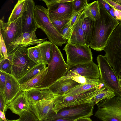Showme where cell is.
<instances>
[{
	"label": "cell",
	"instance_id": "2e32d148",
	"mask_svg": "<svg viewBox=\"0 0 121 121\" xmlns=\"http://www.w3.org/2000/svg\"><path fill=\"white\" fill-rule=\"evenodd\" d=\"M81 84L72 78H62L48 88L55 96L63 95L69 90Z\"/></svg>",
	"mask_w": 121,
	"mask_h": 121
},
{
	"label": "cell",
	"instance_id": "f5cc1de1",
	"mask_svg": "<svg viewBox=\"0 0 121 121\" xmlns=\"http://www.w3.org/2000/svg\"><path fill=\"white\" fill-rule=\"evenodd\" d=\"M119 78L121 79V75L120 76V77H119Z\"/></svg>",
	"mask_w": 121,
	"mask_h": 121
},
{
	"label": "cell",
	"instance_id": "d4e9b609",
	"mask_svg": "<svg viewBox=\"0 0 121 121\" xmlns=\"http://www.w3.org/2000/svg\"><path fill=\"white\" fill-rule=\"evenodd\" d=\"M85 16L95 21L99 19L101 17L100 6L98 0L90 3L84 10Z\"/></svg>",
	"mask_w": 121,
	"mask_h": 121
},
{
	"label": "cell",
	"instance_id": "30bf717a",
	"mask_svg": "<svg viewBox=\"0 0 121 121\" xmlns=\"http://www.w3.org/2000/svg\"><path fill=\"white\" fill-rule=\"evenodd\" d=\"M47 7L48 14L51 21L70 19L74 13L73 1L58 2V0H41Z\"/></svg>",
	"mask_w": 121,
	"mask_h": 121
},
{
	"label": "cell",
	"instance_id": "5bb4252c",
	"mask_svg": "<svg viewBox=\"0 0 121 121\" xmlns=\"http://www.w3.org/2000/svg\"><path fill=\"white\" fill-rule=\"evenodd\" d=\"M67 73L77 74L90 79L100 78L98 65L93 61L70 66Z\"/></svg>",
	"mask_w": 121,
	"mask_h": 121
},
{
	"label": "cell",
	"instance_id": "f1b7e54d",
	"mask_svg": "<svg viewBox=\"0 0 121 121\" xmlns=\"http://www.w3.org/2000/svg\"><path fill=\"white\" fill-rule=\"evenodd\" d=\"M49 41H45L39 44L42 61L45 62L48 65L52 58L51 45Z\"/></svg>",
	"mask_w": 121,
	"mask_h": 121
},
{
	"label": "cell",
	"instance_id": "3957f363",
	"mask_svg": "<svg viewBox=\"0 0 121 121\" xmlns=\"http://www.w3.org/2000/svg\"><path fill=\"white\" fill-rule=\"evenodd\" d=\"M105 56L116 74L121 75V23L113 30L104 50Z\"/></svg>",
	"mask_w": 121,
	"mask_h": 121
},
{
	"label": "cell",
	"instance_id": "7c38bea8",
	"mask_svg": "<svg viewBox=\"0 0 121 121\" xmlns=\"http://www.w3.org/2000/svg\"><path fill=\"white\" fill-rule=\"evenodd\" d=\"M0 32L7 47L23 33L21 18L8 24L4 22L3 16L0 21Z\"/></svg>",
	"mask_w": 121,
	"mask_h": 121
},
{
	"label": "cell",
	"instance_id": "ab89813d",
	"mask_svg": "<svg viewBox=\"0 0 121 121\" xmlns=\"http://www.w3.org/2000/svg\"><path fill=\"white\" fill-rule=\"evenodd\" d=\"M7 104V102L3 93L0 92V110L5 113L8 109Z\"/></svg>",
	"mask_w": 121,
	"mask_h": 121
},
{
	"label": "cell",
	"instance_id": "4fadbf2b",
	"mask_svg": "<svg viewBox=\"0 0 121 121\" xmlns=\"http://www.w3.org/2000/svg\"><path fill=\"white\" fill-rule=\"evenodd\" d=\"M36 30L32 32H26L18 38L14 42L7 47L8 55L21 48H27L33 45H38L45 41L47 38L38 39L35 34Z\"/></svg>",
	"mask_w": 121,
	"mask_h": 121
},
{
	"label": "cell",
	"instance_id": "d6a6232c",
	"mask_svg": "<svg viewBox=\"0 0 121 121\" xmlns=\"http://www.w3.org/2000/svg\"><path fill=\"white\" fill-rule=\"evenodd\" d=\"M89 4L86 0H73V6L74 13L82 11Z\"/></svg>",
	"mask_w": 121,
	"mask_h": 121
},
{
	"label": "cell",
	"instance_id": "8fae6325",
	"mask_svg": "<svg viewBox=\"0 0 121 121\" xmlns=\"http://www.w3.org/2000/svg\"><path fill=\"white\" fill-rule=\"evenodd\" d=\"M94 105L92 104H86L64 108L57 113L52 114L47 118L74 120L82 117H90L93 114Z\"/></svg>",
	"mask_w": 121,
	"mask_h": 121
},
{
	"label": "cell",
	"instance_id": "6da1fadb",
	"mask_svg": "<svg viewBox=\"0 0 121 121\" xmlns=\"http://www.w3.org/2000/svg\"><path fill=\"white\" fill-rule=\"evenodd\" d=\"M99 6L101 17L94 21L93 35L89 46L99 52L104 50L110 36L120 23L108 11Z\"/></svg>",
	"mask_w": 121,
	"mask_h": 121
},
{
	"label": "cell",
	"instance_id": "836d02e7",
	"mask_svg": "<svg viewBox=\"0 0 121 121\" xmlns=\"http://www.w3.org/2000/svg\"><path fill=\"white\" fill-rule=\"evenodd\" d=\"M19 116V121H38L34 114L30 111L23 112Z\"/></svg>",
	"mask_w": 121,
	"mask_h": 121
},
{
	"label": "cell",
	"instance_id": "681fc988",
	"mask_svg": "<svg viewBox=\"0 0 121 121\" xmlns=\"http://www.w3.org/2000/svg\"><path fill=\"white\" fill-rule=\"evenodd\" d=\"M113 1L117 4L121 5V0H113Z\"/></svg>",
	"mask_w": 121,
	"mask_h": 121
},
{
	"label": "cell",
	"instance_id": "8992f818",
	"mask_svg": "<svg viewBox=\"0 0 121 121\" xmlns=\"http://www.w3.org/2000/svg\"><path fill=\"white\" fill-rule=\"evenodd\" d=\"M96 59L100 73V79L104 86L114 92L115 96L121 97L119 77L105 56L99 55Z\"/></svg>",
	"mask_w": 121,
	"mask_h": 121
},
{
	"label": "cell",
	"instance_id": "83f0119b",
	"mask_svg": "<svg viewBox=\"0 0 121 121\" xmlns=\"http://www.w3.org/2000/svg\"><path fill=\"white\" fill-rule=\"evenodd\" d=\"M102 84V83L81 84L69 90L63 95L68 96L76 95L93 88L101 87Z\"/></svg>",
	"mask_w": 121,
	"mask_h": 121
},
{
	"label": "cell",
	"instance_id": "1f68e13d",
	"mask_svg": "<svg viewBox=\"0 0 121 121\" xmlns=\"http://www.w3.org/2000/svg\"><path fill=\"white\" fill-rule=\"evenodd\" d=\"M12 63L8 58L0 59V70L11 74Z\"/></svg>",
	"mask_w": 121,
	"mask_h": 121
},
{
	"label": "cell",
	"instance_id": "7bdbcfd3",
	"mask_svg": "<svg viewBox=\"0 0 121 121\" xmlns=\"http://www.w3.org/2000/svg\"><path fill=\"white\" fill-rule=\"evenodd\" d=\"M111 7L113 8L114 9V14L116 19L118 20L121 21V11L113 7Z\"/></svg>",
	"mask_w": 121,
	"mask_h": 121
},
{
	"label": "cell",
	"instance_id": "7402d4cb",
	"mask_svg": "<svg viewBox=\"0 0 121 121\" xmlns=\"http://www.w3.org/2000/svg\"><path fill=\"white\" fill-rule=\"evenodd\" d=\"M68 43L78 45H86L80 18L72 28L71 36L67 42V43Z\"/></svg>",
	"mask_w": 121,
	"mask_h": 121
},
{
	"label": "cell",
	"instance_id": "f907efd6",
	"mask_svg": "<svg viewBox=\"0 0 121 121\" xmlns=\"http://www.w3.org/2000/svg\"><path fill=\"white\" fill-rule=\"evenodd\" d=\"M119 86L121 89V79L119 78Z\"/></svg>",
	"mask_w": 121,
	"mask_h": 121
},
{
	"label": "cell",
	"instance_id": "74e56055",
	"mask_svg": "<svg viewBox=\"0 0 121 121\" xmlns=\"http://www.w3.org/2000/svg\"><path fill=\"white\" fill-rule=\"evenodd\" d=\"M84 10L81 12L74 13L69 22L71 28H72L78 22L81 16L83 13Z\"/></svg>",
	"mask_w": 121,
	"mask_h": 121
},
{
	"label": "cell",
	"instance_id": "484cf974",
	"mask_svg": "<svg viewBox=\"0 0 121 121\" xmlns=\"http://www.w3.org/2000/svg\"><path fill=\"white\" fill-rule=\"evenodd\" d=\"M47 65L45 62L42 61L35 65L26 73L18 80L20 84L28 81L45 69L47 67Z\"/></svg>",
	"mask_w": 121,
	"mask_h": 121
},
{
	"label": "cell",
	"instance_id": "ac0fdd59",
	"mask_svg": "<svg viewBox=\"0 0 121 121\" xmlns=\"http://www.w3.org/2000/svg\"><path fill=\"white\" fill-rule=\"evenodd\" d=\"M12 112L20 115L23 112L29 110V104L25 91H21L17 96L7 105Z\"/></svg>",
	"mask_w": 121,
	"mask_h": 121
},
{
	"label": "cell",
	"instance_id": "8d00e7d4",
	"mask_svg": "<svg viewBox=\"0 0 121 121\" xmlns=\"http://www.w3.org/2000/svg\"><path fill=\"white\" fill-rule=\"evenodd\" d=\"M69 22L60 33L62 35L63 39L64 40H66L69 39L72 32V28L70 27Z\"/></svg>",
	"mask_w": 121,
	"mask_h": 121
},
{
	"label": "cell",
	"instance_id": "4dcf8cb0",
	"mask_svg": "<svg viewBox=\"0 0 121 121\" xmlns=\"http://www.w3.org/2000/svg\"><path fill=\"white\" fill-rule=\"evenodd\" d=\"M62 78H72L76 82L81 84H94L99 83H102L100 79H87L84 77L71 73H67L65 76Z\"/></svg>",
	"mask_w": 121,
	"mask_h": 121
},
{
	"label": "cell",
	"instance_id": "f35d334b",
	"mask_svg": "<svg viewBox=\"0 0 121 121\" xmlns=\"http://www.w3.org/2000/svg\"><path fill=\"white\" fill-rule=\"evenodd\" d=\"M8 74L0 70V92L3 93L4 91Z\"/></svg>",
	"mask_w": 121,
	"mask_h": 121
},
{
	"label": "cell",
	"instance_id": "5b68a950",
	"mask_svg": "<svg viewBox=\"0 0 121 121\" xmlns=\"http://www.w3.org/2000/svg\"><path fill=\"white\" fill-rule=\"evenodd\" d=\"M101 87L93 88L73 95L55 96L53 101L54 113H57L60 110L66 108L85 104H92L91 99L99 91Z\"/></svg>",
	"mask_w": 121,
	"mask_h": 121
},
{
	"label": "cell",
	"instance_id": "d6986e66",
	"mask_svg": "<svg viewBox=\"0 0 121 121\" xmlns=\"http://www.w3.org/2000/svg\"><path fill=\"white\" fill-rule=\"evenodd\" d=\"M29 103H35L44 100L54 99V95L48 87L35 88L25 91Z\"/></svg>",
	"mask_w": 121,
	"mask_h": 121
},
{
	"label": "cell",
	"instance_id": "603a6c76",
	"mask_svg": "<svg viewBox=\"0 0 121 121\" xmlns=\"http://www.w3.org/2000/svg\"><path fill=\"white\" fill-rule=\"evenodd\" d=\"M80 19L86 44L89 46L93 35L94 21L89 18L85 16L83 13Z\"/></svg>",
	"mask_w": 121,
	"mask_h": 121
},
{
	"label": "cell",
	"instance_id": "f546056e",
	"mask_svg": "<svg viewBox=\"0 0 121 121\" xmlns=\"http://www.w3.org/2000/svg\"><path fill=\"white\" fill-rule=\"evenodd\" d=\"M27 53L29 58L36 64L42 61L39 44L35 46L28 48Z\"/></svg>",
	"mask_w": 121,
	"mask_h": 121
},
{
	"label": "cell",
	"instance_id": "4316f807",
	"mask_svg": "<svg viewBox=\"0 0 121 121\" xmlns=\"http://www.w3.org/2000/svg\"><path fill=\"white\" fill-rule=\"evenodd\" d=\"M115 96L114 92L104 86L91 99L92 103L94 105L107 99H109Z\"/></svg>",
	"mask_w": 121,
	"mask_h": 121
},
{
	"label": "cell",
	"instance_id": "d590c367",
	"mask_svg": "<svg viewBox=\"0 0 121 121\" xmlns=\"http://www.w3.org/2000/svg\"><path fill=\"white\" fill-rule=\"evenodd\" d=\"M0 59L7 58L8 55L6 47L2 37L1 33L0 32Z\"/></svg>",
	"mask_w": 121,
	"mask_h": 121
},
{
	"label": "cell",
	"instance_id": "ee69618b",
	"mask_svg": "<svg viewBox=\"0 0 121 121\" xmlns=\"http://www.w3.org/2000/svg\"><path fill=\"white\" fill-rule=\"evenodd\" d=\"M74 120H70L66 119L59 118L54 119H50L47 118L43 121H73Z\"/></svg>",
	"mask_w": 121,
	"mask_h": 121
},
{
	"label": "cell",
	"instance_id": "60d3db41",
	"mask_svg": "<svg viewBox=\"0 0 121 121\" xmlns=\"http://www.w3.org/2000/svg\"><path fill=\"white\" fill-rule=\"evenodd\" d=\"M107 3H108L111 7L120 10L121 11V5L118 4L113 1L111 0H104ZM121 23V21L120 22Z\"/></svg>",
	"mask_w": 121,
	"mask_h": 121
},
{
	"label": "cell",
	"instance_id": "c3c4849f",
	"mask_svg": "<svg viewBox=\"0 0 121 121\" xmlns=\"http://www.w3.org/2000/svg\"><path fill=\"white\" fill-rule=\"evenodd\" d=\"M73 0H58V2H66L73 1Z\"/></svg>",
	"mask_w": 121,
	"mask_h": 121
},
{
	"label": "cell",
	"instance_id": "f6af8a7d",
	"mask_svg": "<svg viewBox=\"0 0 121 121\" xmlns=\"http://www.w3.org/2000/svg\"><path fill=\"white\" fill-rule=\"evenodd\" d=\"M73 121H92L90 117H85L78 118Z\"/></svg>",
	"mask_w": 121,
	"mask_h": 121
},
{
	"label": "cell",
	"instance_id": "9a60e30c",
	"mask_svg": "<svg viewBox=\"0 0 121 121\" xmlns=\"http://www.w3.org/2000/svg\"><path fill=\"white\" fill-rule=\"evenodd\" d=\"M54 99L44 100L35 103H29V110L39 121H43L54 113Z\"/></svg>",
	"mask_w": 121,
	"mask_h": 121
},
{
	"label": "cell",
	"instance_id": "e575fe53",
	"mask_svg": "<svg viewBox=\"0 0 121 121\" xmlns=\"http://www.w3.org/2000/svg\"><path fill=\"white\" fill-rule=\"evenodd\" d=\"M70 19L62 20H54L51 22L55 28L60 33L62 29L69 21Z\"/></svg>",
	"mask_w": 121,
	"mask_h": 121
},
{
	"label": "cell",
	"instance_id": "ba28073f",
	"mask_svg": "<svg viewBox=\"0 0 121 121\" xmlns=\"http://www.w3.org/2000/svg\"><path fill=\"white\" fill-rule=\"evenodd\" d=\"M28 48H21L8 55L12 63L11 74L18 80L36 64L28 57Z\"/></svg>",
	"mask_w": 121,
	"mask_h": 121
},
{
	"label": "cell",
	"instance_id": "cb8c5ba5",
	"mask_svg": "<svg viewBox=\"0 0 121 121\" xmlns=\"http://www.w3.org/2000/svg\"><path fill=\"white\" fill-rule=\"evenodd\" d=\"M28 0H18L12 11L7 23L9 24L20 17H22L26 11Z\"/></svg>",
	"mask_w": 121,
	"mask_h": 121
},
{
	"label": "cell",
	"instance_id": "52a82bcc",
	"mask_svg": "<svg viewBox=\"0 0 121 121\" xmlns=\"http://www.w3.org/2000/svg\"><path fill=\"white\" fill-rule=\"evenodd\" d=\"M95 116L102 121H121V97L116 96L98 103Z\"/></svg>",
	"mask_w": 121,
	"mask_h": 121
},
{
	"label": "cell",
	"instance_id": "7dc6e473",
	"mask_svg": "<svg viewBox=\"0 0 121 121\" xmlns=\"http://www.w3.org/2000/svg\"><path fill=\"white\" fill-rule=\"evenodd\" d=\"M110 10L108 11L111 15L114 18L116 19L114 14V9L111 7Z\"/></svg>",
	"mask_w": 121,
	"mask_h": 121
},
{
	"label": "cell",
	"instance_id": "bcb514c9",
	"mask_svg": "<svg viewBox=\"0 0 121 121\" xmlns=\"http://www.w3.org/2000/svg\"><path fill=\"white\" fill-rule=\"evenodd\" d=\"M5 113L0 110V121H7L5 115Z\"/></svg>",
	"mask_w": 121,
	"mask_h": 121
},
{
	"label": "cell",
	"instance_id": "7a4b0ae2",
	"mask_svg": "<svg viewBox=\"0 0 121 121\" xmlns=\"http://www.w3.org/2000/svg\"><path fill=\"white\" fill-rule=\"evenodd\" d=\"M51 52L52 58L47 67L48 71L40 88L48 87L64 76L70 67L65 62L60 50L52 43Z\"/></svg>",
	"mask_w": 121,
	"mask_h": 121
},
{
	"label": "cell",
	"instance_id": "ffe728a7",
	"mask_svg": "<svg viewBox=\"0 0 121 121\" xmlns=\"http://www.w3.org/2000/svg\"><path fill=\"white\" fill-rule=\"evenodd\" d=\"M21 85L18 80L11 74H8L3 93L8 104L13 100L20 91Z\"/></svg>",
	"mask_w": 121,
	"mask_h": 121
},
{
	"label": "cell",
	"instance_id": "816d5d0a",
	"mask_svg": "<svg viewBox=\"0 0 121 121\" xmlns=\"http://www.w3.org/2000/svg\"><path fill=\"white\" fill-rule=\"evenodd\" d=\"M7 121H19V119H18L15 120H7Z\"/></svg>",
	"mask_w": 121,
	"mask_h": 121
},
{
	"label": "cell",
	"instance_id": "277c9868",
	"mask_svg": "<svg viewBox=\"0 0 121 121\" xmlns=\"http://www.w3.org/2000/svg\"><path fill=\"white\" fill-rule=\"evenodd\" d=\"M35 23L37 28L41 29L46 35L49 41L57 46L61 47L66 40L55 28L48 14L47 9L40 5H35L34 10Z\"/></svg>",
	"mask_w": 121,
	"mask_h": 121
},
{
	"label": "cell",
	"instance_id": "9c48e42d",
	"mask_svg": "<svg viewBox=\"0 0 121 121\" xmlns=\"http://www.w3.org/2000/svg\"><path fill=\"white\" fill-rule=\"evenodd\" d=\"M87 45L67 43L63 50L66 55V63L70 66L93 61L91 49Z\"/></svg>",
	"mask_w": 121,
	"mask_h": 121
},
{
	"label": "cell",
	"instance_id": "44dd1931",
	"mask_svg": "<svg viewBox=\"0 0 121 121\" xmlns=\"http://www.w3.org/2000/svg\"><path fill=\"white\" fill-rule=\"evenodd\" d=\"M48 71L47 67L33 78L21 85V91H26L32 88L40 87Z\"/></svg>",
	"mask_w": 121,
	"mask_h": 121
},
{
	"label": "cell",
	"instance_id": "b9f144b4",
	"mask_svg": "<svg viewBox=\"0 0 121 121\" xmlns=\"http://www.w3.org/2000/svg\"><path fill=\"white\" fill-rule=\"evenodd\" d=\"M99 5L102 7L106 11H108L111 9V7L104 0H98Z\"/></svg>",
	"mask_w": 121,
	"mask_h": 121
},
{
	"label": "cell",
	"instance_id": "e0dca14e",
	"mask_svg": "<svg viewBox=\"0 0 121 121\" xmlns=\"http://www.w3.org/2000/svg\"><path fill=\"white\" fill-rule=\"evenodd\" d=\"M35 6V3L33 0H28L26 10L21 17L23 33L32 32L37 29L34 18Z\"/></svg>",
	"mask_w": 121,
	"mask_h": 121
}]
</instances>
